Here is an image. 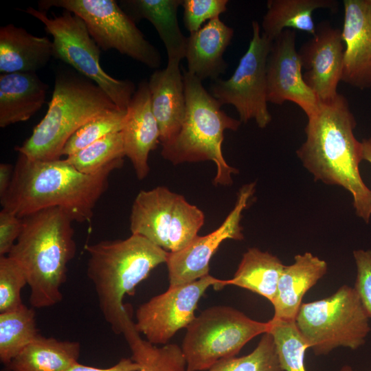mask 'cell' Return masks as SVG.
<instances>
[{
	"mask_svg": "<svg viewBox=\"0 0 371 371\" xmlns=\"http://www.w3.org/2000/svg\"><path fill=\"white\" fill-rule=\"evenodd\" d=\"M211 286L221 289L227 286L226 280L209 274L190 283L168 287L137 308L135 330L153 344H167L178 330L186 328L194 319L199 301Z\"/></svg>",
	"mask_w": 371,
	"mask_h": 371,
	"instance_id": "4fadbf2b",
	"label": "cell"
},
{
	"mask_svg": "<svg viewBox=\"0 0 371 371\" xmlns=\"http://www.w3.org/2000/svg\"><path fill=\"white\" fill-rule=\"evenodd\" d=\"M117 160L100 172L87 175L64 159L41 161L19 154L3 209L22 218L38 210L58 207L74 222L89 223L94 208L109 186V178L122 166Z\"/></svg>",
	"mask_w": 371,
	"mask_h": 371,
	"instance_id": "6da1fadb",
	"label": "cell"
},
{
	"mask_svg": "<svg viewBox=\"0 0 371 371\" xmlns=\"http://www.w3.org/2000/svg\"><path fill=\"white\" fill-rule=\"evenodd\" d=\"M234 30L220 17L213 19L186 38L185 58L188 71L200 80L214 81L225 73L227 63L223 54Z\"/></svg>",
	"mask_w": 371,
	"mask_h": 371,
	"instance_id": "ffe728a7",
	"label": "cell"
},
{
	"mask_svg": "<svg viewBox=\"0 0 371 371\" xmlns=\"http://www.w3.org/2000/svg\"><path fill=\"white\" fill-rule=\"evenodd\" d=\"M80 344L39 335L10 363L12 371H65L78 362Z\"/></svg>",
	"mask_w": 371,
	"mask_h": 371,
	"instance_id": "484cf974",
	"label": "cell"
},
{
	"mask_svg": "<svg viewBox=\"0 0 371 371\" xmlns=\"http://www.w3.org/2000/svg\"><path fill=\"white\" fill-rule=\"evenodd\" d=\"M370 2H371V0H370Z\"/></svg>",
	"mask_w": 371,
	"mask_h": 371,
	"instance_id": "7bdbcfd3",
	"label": "cell"
},
{
	"mask_svg": "<svg viewBox=\"0 0 371 371\" xmlns=\"http://www.w3.org/2000/svg\"><path fill=\"white\" fill-rule=\"evenodd\" d=\"M227 0H183V23L190 33L199 30L203 23L227 10Z\"/></svg>",
	"mask_w": 371,
	"mask_h": 371,
	"instance_id": "e575fe53",
	"label": "cell"
},
{
	"mask_svg": "<svg viewBox=\"0 0 371 371\" xmlns=\"http://www.w3.org/2000/svg\"><path fill=\"white\" fill-rule=\"evenodd\" d=\"M25 12L43 23L53 36L54 57L95 82L119 109L126 111L136 91L135 85L129 80L114 78L103 70L100 63V48L80 17L67 10L49 17L45 11L32 7Z\"/></svg>",
	"mask_w": 371,
	"mask_h": 371,
	"instance_id": "30bf717a",
	"label": "cell"
},
{
	"mask_svg": "<svg viewBox=\"0 0 371 371\" xmlns=\"http://www.w3.org/2000/svg\"><path fill=\"white\" fill-rule=\"evenodd\" d=\"M183 0L121 1L123 10L134 21L145 19L155 27L168 55V59L185 58L186 38L177 19V10Z\"/></svg>",
	"mask_w": 371,
	"mask_h": 371,
	"instance_id": "cb8c5ba5",
	"label": "cell"
},
{
	"mask_svg": "<svg viewBox=\"0 0 371 371\" xmlns=\"http://www.w3.org/2000/svg\"><path fill=\"white\" fill-rule=\"evenodd\" d=\"M40 334L33 308L25 304L0 313V361L8 365Z\"/></svg>",
	"mask_w": 371,
	"mask_h": 371,
	"instance_id": "f1b7e54d",
	"label": "cell"
},
{
	"mask_svg": "<svg viewBox=\"0 0 371 371\" xmlns=\"http://www.w3.org/2000/svg\"><path fill=\"white\" fill-rule=\"evenodd\" d=\"M344 49L341 30L324 21L316 25L315 34L297 51L305 70L304 80L319 101L329 100L338 94Z\"/></svg>",
	"mask_w": 371,
	"mask_h": 371,
	"instance_id": "2e32d148",
	"label": "cell"
},
{
	"mask_svg": "<svg viewBox=\"0 0 371 371\" xmlns=\"http://www.w3.org/2000/svg\"><path fill=\"white\" fill-rule=\"evenodd\" d=\"M186 113L177 135L162 145V157L173 164L212 161L216 166L214 184L229 186L238 170L229 166L223 155L226 130L237 131L239 120L229 116L221 103L208 92L202 81L183 69Z\"/></svg>",
	"mask_w": 371,
	"mask_h": 371,
	"instance_id": "5b68a950",
	"label": "cell"
},
{
	"mask_svg": "<svg viewBox=\"0 0 371 371\" xmlns=\"http://www.w3.org/2000/svg\"><path fill=\"white\" fill-rule=\"evenodd\" d=\"M179 59H168L166 68L150 76L148 88L153 113L160 131L162 145L179 133L186 113L183 73Z\"/></svg>",
	"mask_w": 371,
	"mask_h": 371,
	"instance_id": "d6986e66",
	"label": "cell"
},
{
	"mask_svg": "<svg viewBox=\"0 0 371 371\" xmlns=\"http://www.w3.org/2000/svg\"><path fill=\"white\" fill-rule=\"evenodd\" d=\"M126 113L115 109L87 122L68 139L62 156H69L110 134L121 131Z\"/></svg>",
	"mask_w": 371,
	"mask_h": 371,
	"instance_id": "d6a6232c",
	"label": "cell"
},
{
	"mask_svg": "<svg viewBox=\"0 0 371 371\" xmlns=\"http://www.w3.org/2000/svg\"><path fill=\"white\" fill-rule=\"evenodd\" d=\"M284 266L268 251L249 248L243 254L233 278L226 280V284L247 289L272 302Z\"/></svg>",
	"mask_w": 371,
	"mask_h": 371,
	"instance_id": "4316f807",
	"label": "cell"
},
{
	"mask_svg": "<svg viewBox=\"0 0 371 371\" xmlns=\"http://www.w3.org/2000/svg\"><path fill=\"white\" fill-rule=\"evenodd\" d=\"M123 335L132 352L131 359L139 371H186V361L181 347L175 344L157 346L143 339L131 321Z\"/></svg>",
	"mask_w": 371,
	"mask_h": 371,
	"instance_id": "83f0119b",
	"label": "cell"
},
{
	"mask_svg": "<svg viewBox=\"0 0 371 371\" xmlns=\"http://www.w3.org/2000/svg\"><path fill=\"white\" fill-rule=\"evenodd\" d=\"M317 111L308 117L306 140L296 151L315 180L343 187L353 198L357 214L366 223L371 216V190L363 183L359 166L362 144L355 137L357 125L345 96L319 101Z\"/></svg>",
	"mask_w": 371,
	"mask_h": 371,
	"instance_id": "7a4b0ae2",
	"label": "cell"
},
{
	"mask_svg": "<svg viewBox=\"0 0 371 371\" xmlns=\"http://www.w3.org/2000/svg\"><path fill=\"white\" fill-rule=\"evenodd\" d=\"M327 263L310 252L298 254L284 268L271 302L273 319L295 320L305 293L326 274Z\"/></svg>",
	"mask_w": 371,
	"mask_h": 371,
	"instance_id": "44dd1931",
	"label": "cell"
},
{
	"mask_svg": "<svg viewBox=\"0 0 371 371\" xmlns=\"http://www.w3.org/2000/svg\"><path fill=\"white\" fill-rule=\"evenodd\" d=\"M48 85L36 73L0 75V126L6 127L32 117L43 106Z\"/></svg>",
	"mask_w": 371,
	"mask_h": 371,
	"instance_id": "7402d4cb",
	"label": "cell"
},
{
	"mask_svg": "<svg viewBox=\"0 0 371 371\" xmlns=\"http://www.w3.org/2000/svg\"><path fill=\"white\" fill-rule=\"evenodd\" d=\"M270 322L251 319L228 306L203 310L186 328L181 349L186 371H207L218 361L234 357L255 337L269 331Z\"/></svg>",
	"mask_w": 371,
	"mask_h": 371,
	"instance_id": "ba28073f",
	"label": "cell"
},
{
	"mask_svg": "<svg viewBox=\"0 0 371 371\" xmlns=\"http://www.w3.org/2000/svg\"><path fill=\"white\" fill-rule=\"evenodd\" d=\"M362 158L371 164V138L364 139L361 142Z\"/></svg>",
	"mask_w": 371,
	"mask_h": 371,
	"instance_id": "ab89813d",
	"label": "cell"
},
{
	"mask_svg": "<svg viewBox=\"0 0 371 371\" xmlns=\"http://www.w3.org/2000/svg\"><path fill=\"white\" fill-rule=\"evenodd\" d=\"M38 5L43 11L56 7L77 15L100 49H113L149 68L159 67V50L145 38L135 21L115 1L41 0Z\"/></svg>",
	"mask_w": 371,
	"mask_h": 371,
	"instance_id": "8fae6325",
	"label": "cell"
},
{
	"mask_svg": "<svg viewBox=\"0 0 371 371\" xmlns=\"http://www.w3.org/2000/svg\"><path fill=\"white\" fill-rule=\"evenodd\" d=\"M339 371H357V370H354L352 367L349 366H344Z\"/></svg>",
	"mask_w": 371,
	"mask_h": 371,
	"instance_id": "60d3db41",
	"label": "cell"
},
{
	"mask_svg": "<svg viewBox=\"0 0 371 371\" xmlns=\"http://www.w3.org/2000/svg\"><path fill=\"white\" fill-rule=\"evenodd\" d=\"M353 256L357 269L354 289L371 318V250H355Z\"/></svg>",
	"mask_w": 371,
	"mask_h": 371,
	"instance_id": "d590c367",
	"label": "cell"
},
{
	"mask_svg": "<svg viewBox=\"0 0 371 371\" xmlns=\"http://www.w3.org/2000/svg\"><path fill=\"white\" fill-rule=\"evenodd\" d=\"M341 36L345 45L341 81L358 88L371 87V2L344 0Z\"/></svg>",
	"mask_w": 371,
	"mask_h": 371,
	"instance_id": "e0dca14e",
	"label": "cell"
},
{
	"mask_svg": "<svg viewBox=\"0 0 371 371\" xmlns=\"http://www.w3.org/2000/svg\"><path fill=\"white\" fill-rule=\"evenodd\" d=\"M26 285L27 280L21 267L9 256H0V313L24 304L21 291Z\"/></svg>",
	"mask_w": 371,
	"mask_h": 371,
	"instance_id": "836d02e7",
	"label": "cell"
},
{
	"mask_svg": "<svg viewBox=\"0 0 371 371\" xmlns=\"http://www.w3.org/2000/svg\"><path fill=\"white\" fill-rule=\"evenodd\" d=\"M370 319L354 287L344 284L327 297L302 303L295 324L308 348L322 355L338 347L363 346Z\"/></svg>",
	"mask_w": 371,
	"mask_h": 371,
	"instance_id": "52a82bcc",
	"label": "cell"
},
{
	"mask_svg": "<svg viewBox=\"0 0 371 371\" xmlns=\"http://www.w3.org/2000/svg\"><path fill=\"white\" fill-rule=\"evenodd\" d=\"M254 191L255 183L244 185L239 190L234 207L217 229L207 235L196 236L178 251L168 253L166 264L169 287L190 283L209 275L210 260L221 243L227 239H243L242 212Z\"/></svg>",
	"mask_w": 371,
	"mask_h": 371,
	"instance_id": "5bb4252c",
	"label": "cell"
},
{
	"mask_svg": "<svg viewBox=\"0 0 371 371\" xmlns=\"http://www.w3.org/2000/svg\"><path fill=\"white\" fill-rule=\"evenodd\" d=\"M249 47L234 72L227 80L212 81L210 93L223 106H234L241 122L254 120L258 127L265 128L271 121L267 106V60L273 41L261 32L253 21Z\"/></svg>",
	"mask_w": 371,
	"mask_h": 371,
	"instance_id": "7c38bea8",
	"label": "cell"
},
{
	"mask_svg": "<svg viewBox=\"0 0 371 371\" xmlns=\"http://www.w3.org/2000/svg\"><path fill=\"white\" fill-rule=\"evenodd\" d=\"M203 212L166 187L141 190L130 215L131 234L142 236L168 253L178 251L198 236Z\"/></svg>",
	"mask_w": 371,
	"mask_h": 371,
	"instance_id": "9c48e42d",
	"label": "cell"
},
{
	"mask_svg": "<svg viewBox=\"0 0 371 371\" xmlns=\"http://www.w3.org/2000/svg\"><path fill=\"white\" fill-rule=\"evenodd\" d=\"M295 40V30L287 29L273 41L267 60V101L293 102L309 117L319 102L304 80Z\"/></svg>",
	"mask_w": 371,
	"mask_h": 371,
	"instance_id": "9a60e30c",
	"label": "cell"
},
{
	"mask_svg": "<svg viewBox=\"0 0 371 371\" xmlns=\"http://www.w3.org/2000/svg\"><path fill=\"white\" fill-rule=\"evenodd\" d=\"M22 227V218L2 209L0 212V256L10 253L21 232Z\"/></svg>",
	"mask_w": 371,
	"mask_h": 371,
	"instance_id": "8d00e7d4",
	"label": "cell"
},
{
	"mask_svg": "<svg viewBox=\"0 0 371 371\" xmlns=\"http://www.w3.org/2000/svg\"><path fill=\"white\" fill-rule=\"evenodd\" d=\"M207 371H283L276 344L269 333L262 334L256 348L240 357L218 361Z\"/></svg>",
	"mask_w": 371,
	"mask_h": 371,
	"instance_id": "1f68e13d",
	"label": "cell"
},
{
	"mask_svg": "<svg viewBox=\"0 0 371 371\" xmlns=\"http://www.w3.org/2000/svg\"><path fill=\"white\" fill-rule=\"evenodd\" d=\"M125 157L121 131L110 134L66 157L65 160L79 172L95 174Z\"/></svg>",
	"mask_w": 371,
	"mask_h": 371,
	"instance_id": "f546056e",
	"label": "cell"
},
{
	"mask_svg": "<svg viewBox=\"0 0 371 371\" xmlns=\"http://www.w3.org/2000/svg\"><path fill=\"white\" fill-rule=\"evenodd\" d=\"M1 371H12L8 366H4V367L1 370Z\"/></svg>",
	"mask_w": 371,
	"mask_h": 371,
	"instance_id": "b9f144b4",
	"label": "cell"
},
{
	"mask_svg": "<svg viewBox=\"0 0 371 371\" xmlns=\"http://www.w3.org/2000/svg\"><path fill=\"white\" fill-rule=\"evenodd\" d=\"M87 275L92 282L101 313L116 335L123 334L132 321L130 307L123 303L136 286L158 265L166 263L168 252L146 238L131 234L122 240L88 245Z\"/></svg>",
	"mask_w": 371,
	"mask_h": 371,
	"instance_id": "277c9868",
	"label": "cell"
},
{
	"mask_svg": "<svg viewBox=\"0 0 371 371\" xmlns=\"http://www.w3.org/2000/svg\"><path fill=\"white\" fill-rule=\"evenodd\" d=\"M335 0H269L261 23L262 33L273 41L284 30L289 29L315 34L313 14L318 9L336 11Z\"/></svg>",
	"mask_w": 371,
	"mask_h": 371,
	"instance_id": "d4e9b609",
	"label": "cell"
},
{
	"mask_svg": "<svg viewBox=\"0 0 371 371\" xmlns=\"http://www.w3.org/2000/svg\"><path fill=\"white\" fill-rule=\"evenodd\" d=\"M22 220L21 232L7 256L26 276L32 307H51L63 299L61 287L76 255L74 221L58 207L38 210Z\"/></svg>",
	"mask_w": 371,
	"mask_h": 371,
	"instance_id": "3957f363",
	"label": "cell"
},
{
	"mask_svg": "<svg viewBox=\"0 0 371 371\" xmlns=\"http://www.w3.org/2000/svg\"><path fill=\"white\" fill-rule=\"evenodd\" d=\"M269 333L276 344L282 370L306 371L304 354L308 346L299 333L295 320H269Z\"/></svg>",
	"mask_w": 371,
	"mask_h": 371,
	"instance_id": "4dcf8cb0",
	"label": "cell"
},
{
	"mask_svg": "<svg viewBox=\"0 0 371 371\" xmlns=\"http://www.w3.org/2000/svg\"><path fill=\"white\" fill-rule=\"evenodd\" d=\"M139 366L131 358H122L115 366L99 368L85 366L76 362L65 371H139Z\"/></svg>",
	"mask_w": 371,
	"mask_h": 371,
	"instance_id": "74e56055",
	"label": "cell"
},
{
	"mask_svg": "<svg viewBox=\"0 0 371 371\" xmlns=\"http://www.w3.org/2000/svg\"><path fill=\"white\" fill-rule=\"evenodd\" d=\"M125 157L132 163L137 177L148 174V156L160 142V131L153 113L148 81L138 85L126 109L121 131Z\"/></svg>",
	"mask_w": 371,
	"mask_h": 371,
	"instance_id": "ac0fdd59",
	"label": "cell"
},
{
	"mask_svg": "<svg viewBox=\"0 0 371 371\" xmlns=\"http://www.w3.org/2000/svg\"><path fill=\"white\" fill-rule=\"evenodd\" d=\"M115 109L118 108L93 81L71 74H57L45 115L15 150L30 159H59L65 144L76 131Z\"/></svg>",
	"mask_w": 371,
	"mask_h": 371,
	"instance_id": "8992f818",
	"label": "cell"
},
{
	"mask_svg": "<svg viewBox=\"0 0 371 371\" xmlns=\"http://www.w3.org/2000/svg\"><path fill=\"white\" fill-rule=\"evenodd\" d=\"M54 56V45L47 36H37L8 24L0 28V72L35 73Z\"/></svg>",
	"mask_w": 371,
	"mask_h": 371,
	"instance_id": "603a6c76",
	"label": "cell"
},
{
	"mask_svg": "<svg viewBox=\"0 0 371 371\" xmlns=\"http://www.w3.org/2000/svg\"><path fill=\"white\" fill-rule=\"evenodd\" d=\"M14 168L10 164H0V199L7 193L12 182Z\"/></svg>",
	"mask_w": 371,
	"mask_h": 371,
	"instance_id": "f35d334b",
	"label": "cell"
}]
</instances>
